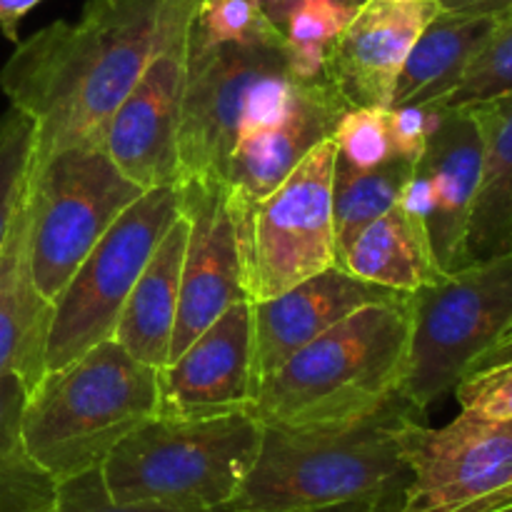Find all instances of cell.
<instances>
[{
  "instance_id": "cell-39",
  "label": "cell",
  "mask_w": 512,
  "mask_h": 512,
  "mask_svg": "<svg viewBox=\"0 0 512 512\" xmlns=\"http://www.w3.org/2000/svg\"><path fill=\"white\" fill-rule=\"evenodd\" d=\"M335 3H345V5H355V8H360L365 0H335Z\"/></svg>"
},
{
  "instance_id": "cell-2",
  "label": "cell",
  "mask_w": 512,
  "mask_h": 512,
  "mask_svg": "<svg viewBox=\"0 0 512 512\" xmlns=\"http://www.w3.org/2000/svg\"><path fill=\"white\" fill-rule=\"evenodd\" d=\"M425 410L393 393L380 408L345 423L263 425L258 458L223 512H288L345 500H400L410 480V430Z\"/></svg>"
},
{
  "instance_id": "cell-1",
  "label": "cell",
  "mask_w": 512,
  "mask_h": 512,
  "mask_svg": "<svg viewBox=\"0 0 512 512\" xmlns=\"http://www.w3.org/2000/svg\"><path fill=\"white\" fill-rule=\"evenodd\" d=\"M198 0H88L75 23L55 20L20 40L0 90L33 120V160L103 145L105 128L155 55L190 28Z\"/></svg>"
},
{
  "instance_id": "cell-7",
  "label": "cell",
  "mask_w": 512,
  "mask_h": 512,
  "mask_svg": "<svg viewBox=\"0 0 512 512\" xmlns=\"http://www.w3.org/2000/svg\"><path fill=\"white\" fill-rule=\"evenodd\" d=\"M145 190L120 173L103 145H75L30 165L28 255L35 288L48 303L85 255Z\"/></svg>"
},
{
  "instance_id": "cell-3",
  "label": "cell",
  "mask_w": 512,
  "mask_h": 512,
  "mask_svg": "<svg viewBox=\"0 0 512 512\" xmlns=\"http://www.w3.org/2000/svg\"><path fill=\"white\" fill-rule=\"evenodd\" d=\"M408 298L373 303L300 348L255 390L263 425L305 428L363 418L398 393L410 345Z\"/></svg>"
},
{
  "instance_id": "cell-9",
  "label": "cell",
  "mask_w": 512,
  "mask_h": 512,
  "mask_svg": "<svg viewBox=\"0 0 512 512\" xmlns=\"http://www.w3.org/2000/svg\"><path fill=\"white\" fill-rule=\"evenodd\" d=\"M183 213L180 185L150 188L118 215L53 300L45 373L113 338L123 305L153 250Z\"/></svg>"
},
{
  "instance_id": "cell-31",
  "label": "cell",
  "mask_w": 512,
  "mask_h": 512,
  "mask_svg": "<svg viewBox=\"0 0 512 512\" xmlns=\"http://www.w3.org/2000/svg\"><path fill=\"white\" fill-rule=\"evenodd\" d=\"M58 483L20 443V448L0 460V512H55Z\"/></svg>"
},
{
  "instance_id": "cell-20",
  "label": "cell",
  "mask_w": 512,
  "mask_h": 512,
  "mask_svg": "<svg viewBox=\"0 0 512 512\" xmlns=\"http://www.w3.org/2000/svg\"><path fill=\"white\" fill-rule=\"evenodd\" d=\"M188 228V218L180 213L135 280L113 330L120 348L155 370L165 368L170 360Z\"/></svg>"
},
{
  "instance_id": "cell-41",
  "label": "cell",
  "mask_w": 512,
  "mask_h": 512,
  "mask_svg": "<svg viewBox=\"0 0 512 512\" xmlns=\"http://www.w3.org/2000/svg\"><path fill=\"white\" fill-rule=\"evenodd\" d=\"M508 343H512V328H510V335H508ZM508 343H505V345H508Z\"/></svg>"
},
{
  "instance_id": "cell-12",
  "label": "cell",
  "mask_w": 512,
  "mask_h": 512,
  "mask_svg": "<svg viewBox=\"0 0 512 512\" xmlns=\"http://www.w3.org/2000/svg\"><path fill=\"white\" fill-rule=\"evenodd\" d=\"M188 45L190 28H185L155 55L105 128L103 150L143 190L180 183L178 128Z\"/></svg>"
},
{
  "instance_id": "cell-36",
  "label": "cell",
  "mask_w": 512,
  "mask_h": 512,
  "mask_svg": "<svg viewBox=\"0 0 512 512\" xmlns=\"http://www.w3.org/2000/svg\"><path fill=\"white\" fill-rule=\"evenodd\" d=\"M40 0H0V28L13 43H18V23Z\"/></svg>"
},
{
  "instance_id": "cell-8",
  "label": "cell",
  "mask_w": 512,
  "mask_h": 512,
  "mask_svg": "<svg viewBox=\"0 0 512 512\" xmlns=\"http://www.w3.org/2000/svg\"><path fill=\"white\" fill-rule=\"evenodd\" d=\"M335 143L315 145L260 203L233 215L248 303L285 293L338 265L333 230Z\"/></svg>"
},
{
  "instance_id": "cell-13",
  "label": "cell",
  "mask_w": 512,
  "mask_h": 512,
  "mask_svg": "<svg viewBox=\"0 0 512 512\" xmlns=\"http://www.w3.org/2000/svg\"><path fill=\"white\" fill-rule=\"evenodd\" d=\"M180 193L190 228L170 360L178 358L230 305L248 300L225 185L220 180H188L180 183Z\"/></svg>"
},
{
  "instance_id": "cell-4",
  "label": "cell",
  "mask_w": 512,
  "mask_h": 512,
  "mask_svg": "<svg viewBox=\"0 0 512 512\" xmlns=\"http://www.w3.org/2000/svg\"><path fill=\"white\" fill-rule=\"evenodd\" d=\"M158 413V370L108 338L28 390L20 443L53 478L65 480L103 468L108 455Z\"/></svg>"
},
{
  "instance_id": "cell-37",
  "label": "cell",
  "mask_w": 512,
  "mask_h": 512,
  "mask_svg": "<svg viewBox=\"0 0 512 512\" xmlns=\"http://www.w3.org/2000/svg\"><path fill=\"white\" fill-rule=\"evenodd\" d=\"M288 512H393V505L378 498H360L345 500V503L323 505V508H305V510H288Z\"/></svg>"
},
{
  "instance_id": "cell-30",
  "label": "cell",
  "mask_w": 512,
  "mask_h": 512,
  "mask_svg": "<svg viewBox=\"0 0 512 512\" xmlns=\"http://www.w3.org/2000/svg\"><path fill=\"white\" fill-rule=\"evenodd\" d=\"M335 150L360 170L390 163L395 155L388 128V108H348L333 130Z\"/></svg>"
},
{
  "instance_id": "cell-35",
  "label": "cell",
  "mask_w": 512,
  "mask_h": 512,
  "mask_svg": "<svg viewBox=\"0 0 512 512\" xmlns=\"http://www.w3.org/2000/svg\"><path fill=\"white\" fill-rule=\"evenodd\" d=\"M440 10L468 15H505L512 10V0H435Z\"/></svg>"
},
{
  "instance_id": "cell-25",
  "label": "cell",
  "mask_w": 512,
  "mask_h": 512,
  "mask_svg": "<svg viewBox=\"0 0 512 512\" xmlns=\"http://www.w3.org/2000/svg\"><path fill=\"white\" fill-rule=\"evenodd\" d=\"M260 5L283 33L288 68L295 80L323 75L330 48L358 13L355 5L335 0H260Z\"/></svg>"
},
{
  "instance_id": "cell-26",
  "label": "cell",
  "mask_w": 512,
  "mask_h": 512,
  "mask_svg": "<svg viewBox=\"0 0 512 512\" xmlns=\"http://www.w3.org/2000/svg\"><path fill=\"white\" fill-rule=\"evenodd\" d=\"M190 40L195 45H285L260 0H198Z\"/></svg>"
},
{
  "instance_id": "cell-18",
  "label": "cell",
  "mask_w": 512,
  "mask_h": 512,
  "mask_svg": "<svg viewBox=\"0 0 512 512\" xmlns=\"http://www.w3.org/2000/svg\"><path fill=\"white\" fill-rule=\"evenodd\" d=\"M483 140L468 108H445L443 120L430 135L425 155L415 168L428 178V230L435 263L445 275L468 268L465 240L480 185Z\"/></svg>"
},
{
  "instance_id": "cell-16",
  "label": "cell",
  "mask_w": 512,
  "mask_h": 512,
  "mask_svg": "<svg viewBox=\"0 0 512 512\" xmlns=\"http://www.w3.org/2000/svg\"><path fill=\"white\" fill-rule=\"evenodd\" d=\"M408 293L380 288L355 278L340 265L323 270L270 300L250 303L253 315V395L300 348L338 325L355 310L390 303Z\"/></svg>"
},
{
  "instance_id": "cell-33",
  "label": "cell",
  "mask_w": 512,
  "mask_h": 512,
  "mask_svg": "<svg viewBox=\"0 0 512 512\" xmlns=\"http://www.w3.org/2000/svg\"><path fill=\"white\" fill-rule=\"evenodd\" d=\"M445 115L443 103L428 105H395L388 108V128L393 138L395 155L408 163L418 165L425 155L430 135L440 125Z\"/></svg>"
},
{
  "instance_id": "cell-24",
  "label": "cell",
  "mask_w": 512,
  "mask_h": 512,
  "mask_svg": "<svg viewBox=\"0 0 512 512\" xmlns=\"http://www.w3.org/2000/svg\"><path fill=\"white\" fill-rule=\"evenodd\" d=\"M415 165L393 158L378 168L360 170L335 153L333 170V230L338 265L343 253L373 220L398 205L400 190L413 175Z\"/></svg>"
},
{
  "instance_id": "cell-22",
  "label": "cell",
  "mask_w": 512,
  "mask_h": 512,
  "mask_svg": "<svg viewBox=\"0 0 512 512\" xmlns=\"http://www.w3.org/2000/svg\"><path fill=\"white\" fill-rule=\"evenodd\" d=\"M500 15H468L438 10L423 28L405 58L395 83V105H428L448 98L493 28Z\"/></svg>"
},
{
  "instance_id": "cell-10",
  "label": "cell",
  "mask_w": 512,
  "mask_h": 512,
  "mask_svg": "<svg viewBox=\"0 0 512 512\" xmlns=\"http://www.w3.org/2000/svg\"><path fill=\"white\" fill-rule=\"evenodd\" d=\"M278 73H290L285 45H195L190 40L178 128L180 183H223L250 95Z\"/></svg>"
},
{
  "instance_id": "cell-5",
  "label": "cell",
  "mask_w": 512,
  "mask_h": 512,
  "mask_svg": "<svg viewBox=\"0 0 512 512\" xmlns=\"http://www.w3.org/2000/svg\"><path fill=\"white\" fill-rule=\"evenodd\" d=\"M263 423L250 413L220 418L155 415L103 463L118 503H160L223 512L258 458Z\"/></svg>"
},
{
  "instance_id": "cell-23",
  "label": "cell",
  "mask_w": 512,
  "mask_h": 512,
  "mask_svg": "<svg viewBox=\"0 0 512 512\" xmlns=\"http://www.w3.org/2000/svg\"><path fill=\"white\" fill-rule=\"evenodd\" d=\"M340 268L365 283L408 295L445 278L435 263L425 225L403 213L398 205L373 220L350 243Z\"/></svg>"
},
{
  "instance_id": "cell-6",
  "label": "cell",
  "mask_w": 512,
  "mask_h": 512,
  "mask_svg": "<svg viewBox=\"0 0 512 512\" xmlns=\"http://www.w3.org/2000/svg\"><path fill=\"white\" fill-rule=\"evenodd\" d=\"M410 345L398 393L428 410L508 343L512 328V250L470 263L408 298Z\"/></svg>"
},
{
  "instance_id": "cell-38",
  "label": "cell",
  "mask_w": 512,
  "mask_h": 512,
  "mask_svg": "<svg viewBox=\"0 0 512 512\" xmlns=\"http://www.w3.org/2000/svg\"><path fill=\"white\" fill-rule=\"evenodd\" d=\"M483 512H512V490L508 495H503V498L500 500H495L493 505H490L488 510H483Z\"/></svg>"
},
{
  "instance_id": "cell-27",
  "label": "cell",
  "mask_w": 512,
  "mask_h": 512,
  "mask_svg": "<svg viewBox=\"0 0 512 512\" xmlns=\"http://www.w3.org/2000/svg\"><path fill=\"white\" fill-rule=\"evenodd\" d=\"M512 90V10L500 15L498 25L478 55L473 58L470 68L465 70L458 88L440 103L445 108H468V105L483 103L495 95L510 93Z\"/></svg>"
},
{
  "instance_id": "cell-40",
  "label": "cell",
  "mask_w": 512,
  "mask_h": 512,
  "mask_svg": "<svg viewBox=\"0 0 512 512\" xmlns=\"http://www.w3.org/2000/svg\"><path fill=\"white\" fill-rule=\"evenodd\" d=\"M390 3H413V0H390Z\"/></svg>"
},
{
  "instance_id": "cell-15",
  "label": "cell",
  "mask_w": 512,
  "mask_h": 512,
  "mask_svg": "<svg viewBox=\"0 0 512 512\" xmlns=\"http://www.w3.org/2000/svg\"><path fill=\"white\" fill-rule=\"evenodd\" d=\"M438 10L435 0H365L330 48L323 75L350 108H390L405 58Z\"/></svg>"
},
{
  "instance_id": "cell-11",
  "label": "cell",
  "mask_w": 512,
  "mask_h": 512,
  "mask_svg": "<svg viewBox=\"0 0 512 512\" xmlns=\"http://www.w3.org/2000/svg\"><path fill=\"white\" fill-rule=\"evenodd\" d=\"M410 480L393 512H483L512 490V420L458 415L415 425L405 445Z\"/></svg>"
},
{
  "instance_id": "cell-14",
  "label": "cell",
  "mask_w": 512,
  "mask_h": 512,
  "mask_svg": "<svg viewBox=\"0 0 512 512\" xmlns=\"http://www.w3.org/2000/svg\"><path fill=\"white\" fill-rule=\"evenodd\" d=\"M163 418H220L253 405V315L230 305L178 358L158 370Z\"/></svg>"
},
{
  "instance_id": "cell-29",
  "label": "cell",
  "mask_w": 512,
  "mask_h": 512,
  "mask_svg": "<svg viewBox=\"0 0 512 512\" xmlns=\"http://www.w3.org/2000/svg\"><path fill=\"white\" fill-rule=\"evenodd\" d=\"M453 393L465 418L488 423L512 420V343L480 360Z\"/></svg>"
},
{
  "instance_id": "cell-28",
  "label": "cell",
  "mask_w": 512,
  "mask_h": 512,
  "mask_svg": "<svg viewBox=\"0 0 512 512\" xmlns=\"http://www.w3.org/2000/svg\"><path fill=\"white\" fill-rule=\"evenodd\" d=\"M33 133V120L13 105L0 118V250L28 188Z\"/></svg>"
},
{
  "instance_id": "cell-21",
  "label": "cell",
  "mask_w": 512,
  "mask_h": 512,
  "mask_svg": "<svg viewBox=\"0 0 512 512\" xmlns=\"http://www.w3.org/2000/svg\"><path fill=\"white\" fill-rule=\"evenodd\" d=\"M483 140V165L465 240L470 263L512 250V90L468 105Z\"/></svg>"
},
{
  "instance_id": "cell-19",
  "label": "cell",
  "mask_w": 512,
  "mask_h": 512,
  "mask_svg": "<svg viewBox=\"0 0 512 512\" xmlns=\"http://www.w3.org/2000/svg\"><path fill=\"white\" fill-rule=\"evenodd\" d=\"M50 318L53 303L35 288L30 270L28 200L23 195L0 250V375L18 373L28 390L43 378Z\"/></svg>"
},
{
  "instance_id": "cell-32",
  "label": "cell",
  "mask_w": 512,
  "mask_h": 512,
  "mask_svg": "<svg viewBox=\"0 0 512 512\" xmlns=\"http://www.w3.org/2000/svg\"><path fill=\"white\" fill-rule=\"evenodd\" d=\"M55 512H208L200 508L160 503H118L108 493L103 468L85 470L58 483V510Z\"/></svg>"
},
{
  "instance_id": "cell-34",
  "label": "cell",
  "mask_w": 512,
  "mask_h": 512,
  "mask_svg": "<svg viewBox=\"0 0 512 512\" xmlns=\"http://www.w3.org/2000/svg\"><path fill=\"white\" fill-rule=\"evenodd\" d=\"M28 400V385L18 373L0 375V460L20 448V420Z\"/></svg>"
},
{
  "instance_id": "cell-17",
  "label": "cell",
  "mask_w": 512,
  "mask_h": 512,
  "mask_svg": "<svg viewBox=\"0 0 512 512\" xmlns=\"http://www.w3.org/2000/svg\"><path fill=\"white\" fill-rule=\"evenodd\" d=\"M348 108L325 75L298 80L283 123L245 135L235 145L223 180L230 215L245 213L268 198L315 145L333 135L335 123Z\"/></svg>"
}]
</instances>
